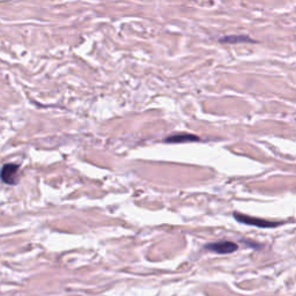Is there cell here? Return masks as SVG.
Returning a JSON list of instances; mask_svg holds the SVG:
<instances>
[{
	"label": "cell",
	"instance_id": "cell-1",
	"mask_svg": "<svg viewBox=\"0 0 296 296\" xmlns=\"http://www.w3.org/2000/svg\"><path fill=\"white\" fill-rule=\"evenodd\" d=\"M234 218H235L238 222L249 224V226H255L259 228H273L279 226L280 222H273V221L259 219V218H254V216L240 214V213H234Z\"/></svg>",
	"mask_w": 296,
	"mask_h": 296
},
{
	"label": "cell",
	"instance_id": "cell-2",
	"mask_svg": "<svg viewBox=\"0 0 296 296\" xmlns=\"http://www.w3.org/2000/svg\"><path fill=\"white\" fill-rule=\"evenodd\" d=\"M19 166L15 163H7L0 171V179L5 184L15 185L19 182Z\"/></svg>",
	"mask_w": 296,
	"mask_h": 296
},
{
	"label": "cell",
	"instance_id": "cell-3",
	"mask_svg": "<svg viewBox=\"0 0 296 296\" xmlns=\"http://www.w3.org/2000/svg\"><path fill=\"white\" fill-rule=\"evenodd\" d=\"M205 248L216 254L226 255V254H232L234 253V251H236L237 245H236V243L231 242V241H220V242H214V243H210V244H206Z\"/></svg>",
	"mask_w": 296,
	"mask_h": 296
},
{
	"label": "cell",
	"instance_id": "cell-4",
	"mask_svg": "<svg viewBox=\"0 0 296 296\" xmlns=\"http://www.w3.org/2000/svg\"><path fill=\"white\" fill-rule=\"evenodd\" d=\"M199 140H200L199 136L191 133H177L167 136L165 141L168 144H183V143H196V141Z\"/></svg>",
	"mask_w": 296,
	"mask_h": 296
},
{
	"label": "cell",
	"instance_id": "cell-5",
	"mask_svg": "<svg viewBox=\"0 0 296 296\" xmlns=\"http://www.w3.org/2000/svg\"><path fill=\"white\" fill-rule=\"evenodd\" d=\"M222 43H254V39L249 38V36L245 35H234V36H224L220 39Z\"/></svg>",
	"mask_w": 296,
	"mask_h": 296
}]
</instances>
